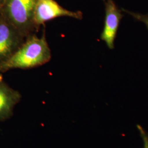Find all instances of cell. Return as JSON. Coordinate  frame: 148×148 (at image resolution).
Returning <instances> with one entry per match:
<instances>
[{
  "mask_svg": "<svg viewBox=\"0 0 148 148\" xmlns=\"http://www.w3.org/2000/svg\"><path fill=\"white\" fill-rule=\"evenodd\" d=\"M51 51L45 34L38 37L35 34L27 37L16 52L0 63V73L14 69H27L43 65L51 59Z\"/></svg>",
  "mask_w": 148,
  "mask_h": 148,
  "instance_id": "obj_1",
  "label": "cell"
},
{
  "mask_svg": "<svg viewBox=\"0 0 148 148\" xmlns=\"http://www.w3.org/2000/svg\"><path fill=\"white\" fill-rule=\"evenodd\" d=\"M66 16L81 20L82 13L69 11L62 7L55 0H38L34 13V23L37 30L46 22L55 18Z\"/></svg>",
  "mask_w": 148,
  "mask_h": 148,
  "instance_id": "obj_3",
  "label": "cell"
},
{
  "mask_svg": "<svg viewBox=\"0 0 148 148\" xmlns=\"http://www.w3.org/2000/svg\"><path fill=\"white\" fill-rule=\"evenodd\" d=\"M25 40L0 12V63L15 53Z\"/></svg>",
  "mask_w": 148,
  "mask_h": 148,
  "instance_id": "obj_4",
  "label": "cell"
},
{
  "mask_svg": "<svg viewBox=\"0 0 148 148\" xmlns=\"http://www.w3.org/2000/svg\"><path fill=\"white\" fill-rule=\"evenodd\" d=\"M106 16L104 25L101 39L106 42L110 49L114 48V41L116 36L120 22L123 15L113 0H105Z\"/></svg>",
  "mask_w": 148,
  "mask_h": 148,
  "instance_id": "obj_5",
  "label": "cell"
},
{
  "mask_svg": "<svg viewBox=\"0 0 148 148\" xmlns=\"http://www.w3.org/2000/svg\"><path fill=\"white\" fill-rule=\"evenodd\" d=\"M138 130L142 138L144 143V148H148V134L143 129L140 125H138L137 126Z\"/></svg>",
  "mask_w": 148,
  "mask_h": 148,
  "instance_id": "obj_8",
  "label": "cell"
},
{
  "mask_svg": "<svg viewBox=\"0 0 148 148\" xmlns=\"http://www.w3.org/2000/svg\"><path fill=\"white\" fill-rule=\"evenodd\" d=\"M3 0H0V12H1L2 7L3 5Z\"/></svg>",
  "mask_w": 148,
  "mask_h": 148,
  "instance_id": "obj_9",
  "label": "cell"
},
{
  "mask_svg": "<svg viewBox=\"0 0 148 148\" xmlns=\"http://www.w3.org/2000/svg\"><path fill=\"white\" fill-rule=\"evenodd\" d=\"M103 1H105V0H103Z\"/></svg>",
  "mask_w": 148,
  "mask_h": 148,
  "instance_id": "obj_10",
  "label": "cell"
},
{
  "mask_svg": "<svg viewBox=\"0 0 148 148\" xmlns=\"http://www.w3.org/2000/svg\"><path fill=\"white\" fill-rule=\"evenodd\" d=\"M121 11L128 14L129 15L132 16L135 19L137 20L138 21H142L144 23L145 25L147 27L148 29V14H142L140 13H134L133 12L128 11L124 8H122Z\"/></svg>",
  "mask_w": 148,
  "mask_h": 148,
  "instance_id": "obj_7",
  "label": "cell"
},
{
  "mask_svg": "<svg viewBox=\"0 0 148 148\" xmlns=\"http://www.w3.org/2000/svg\"><path fill=\"white\" fill-rule=\"evenodd\" d=\"M21 98V93L7 85L0 75V121L12 116L14 107Z\"/></svg>",
  "mask_w": 148,
  "mask_h": 148,
  "instance_id": "obj_6",
  "label": "cell"
},
{
  "mask_svg": "<svg viewBox=\"0 0 148 148\" xmlns=\"http://www.w3.org/2000/svg\"><path fill=\"white\" fill-rule=\"evenodd\" d=\"M38 0H3L1 13L25 38L35 34L34 13Z\"/></svg>",
  "mask_w": 148,
  "mask_h": 148,
  "instance_id": "obj_2",
  "label": "cell"
}]
</instances>
